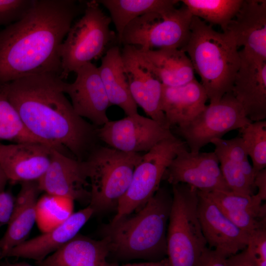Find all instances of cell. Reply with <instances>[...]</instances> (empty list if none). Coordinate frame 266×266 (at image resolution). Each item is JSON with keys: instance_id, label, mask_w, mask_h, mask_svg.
<instances>
[{"instance_id": "obj_1", "label": "cell", "mask_w": 266, "mask_h": 266, "mask_svg": "<svg viewBox=\"0 0 266 266\" xmlns=\"http://www.w3.org/2000/svg\"><path fill=\"white\" fill-rule=\"evenodd\" d=\"M58 75L25 76L0 87L28 130L42 142L84 161L98 144V127L77 115Z\"/></svg>"}, {"instance_id": "obj_2", "label": "cell", "mask_w": 266, "mask_h": 266, "mask_svg": "<svg viewBox=\"0 0 266 266\" xmlns=\"http://www.w3.org/2000/svg\"><path fill=\"white\" fill-rule=\"evenodd\" d=\"M84 8L73 0H33L22 18L0 30V87L32 75L60 76V47Z\"/></svg>"}, {"instance_id": "obj_3", "label": "cell", "mask_w": 266, "mask_h": 266, "mask_svg": "<svg viewBox=\"0 0 266 266\" xmlns=\"http://www.w3.org/2000/svg\"><path fill=\"white\" fill-rule=\"evenodd\" d=\"M172 202V194L160 187L133 216L106 225L102 233L108 241L109 256L120 261L158 262L166 259Z\"/></svg>"}, {"instance_id": "obj_4", "label": "cell", "mask_w": 266, "mask_h": 266, "mask_svg": "<svg viewBox=\"0 0 266 266\" xmlns=\"http://www.w3.org/2000/svg\"><path fill=\"white\" fill-rule=\"evenodd\" d=\"M200 76L210 102L232 92L241 59L234 38L220 33L200 19L192 17L190 34L181 48Z\"/></svg>"}, {"instance_id": "obj_5", "label": "cell", "mask_w": 266, "mask_h": 266, "mask_svg": "<svg viewBox=\"0 0 266 266\" xmlns=\"http://www.w3.org/2000/svg\"><path fill=\"white\" fill-rule=\"evenodd\" d=\"M172 202L166 232V266H198L207 247L198 214V190L172 185Z\"/></svg>"}, {"instance_id": "obj_6", "label": "cell", "mask_w": 266, "mask_h": 266, "mask_svg": "<svg viewBox=\"0 0 266 266\" xmlns=\"http://www.w3.org/2000/svg\"><path fill=\"white\" fill-rule=\"evenodd\" d=\"M111 22L97 0L85 2L83 15L71 25L60 47L62 79L85 64L102 58L117 45V35L110 28Z\"/></svg>"}, {"instance_id": "obj_7", "label": "cell", "mask_w": 266, "mask_h": 266, "mask_svg": "<svg viewBox=\"0 0 266 266\" xmlns=\"http://www.w3.org/2000/svg\"><path fill=\"white\" fill-rule=\"evenodd\" d=\"M142 155L98 145L85 162L90 184V205L94 212L116 206L130 185Z\"/></svg>"}, {"instance_id": "obj_8", "label": "cell", "mask_w": 266, "mask_h": 266, "mask_svg": "<svg viewBox=\"0 0 266 266\" xmlns=\"http://www.w3.org/2000/svg\"><path fill=\"white\" fill-rule=\"evenodd\" d=\"M192 17L184 4L179 8L146 13L126 26L119 44L141 50L181 49L188 40Z\"/></svg>"}, {"instance_id": "obj_9", "label": "cell", "mask_w": 266, "mask_h": 266, "mask_svg": "<svg viewBox=\"0 0 266 266\" xmlns=\"http://www.w3.org/2000/svg\"><path fill=\"white\" fill-rule=\"evenodd\" d=\"M185 147V141L174 136L162 140L142 156L128 190L118 202L116 214L111 222L128 216L148 201L159 189L169 164Z\"/></svg>"}, {"instance_id": "obj_10", "label": "cell", "mask_w": 266, "mask_h": 266, "mask_svg": "<svg viewBox=\"0 0 266 266\" xmlns=\"http://www.w3.org/2000/svg\"><path fill=\"white\" fill-rule=\"evenodd\" d=\"M251 122L231 92L218 101L210 102L191 121L177 127V131L190 151L197 153L213 139L222 138L230 131L240 130Z\"/></svg>"}, {"instance_id": "obj_11", "label": "cell", "mask_w": 266, "mask_h": 266, "mask_svg": "<svg viewBox=\"0 0 266 266\" xmlns=\"http://www.w3.org/2000/svg\"><path fill=\"white\" fill-rule=\"evenodd\" d=\"M97 133L109 147L129 153L147 152L162 140L175 136L169 129L138 113L109 120Z\"/></svg>"}, {"instance_id": "obj_12", "label": "cell", "mask_w": 266, "mask_h": 266, "mask_svg": "<svg viewBox=\"0 0 266 266\" xmlns=\"http://www.w3.org/2000/svg\"><path fill=\"white\" fill-rule=\"evenodd\" d=\"M121 52L134 101L149 118L170 129L161 108L163 84L151 70L138 48L124 45Z\"/></svg>"}, {"instance_id": "obj_13", "label": "cell", "mask_w": 266, "mask_h": 266, "mask_svg": "<svg viewBox=\"0 0 266 266\" xmlns=\"http://www.w3.org/2000/svg\"><path fill=\"white\" fill-rule=\"evenodd\" d=\"M163 179L172 185L185 183L203 192L230 191L214 152L192 153L183 148L169 164Z\"/></svg>"}, {"instance_id": "obj_14", "label": "cell", "mask_w": 266, "mask_h": 266, "mask_svg": "<svg viewBox=\"0 0 266 266\" xmlns=\"http://www.w3.org/2000/svg\"><path fill=\"white\" fill-rule=\"evenodd\" d=\"M37 182L41 192L90 203V184L84 161L54 149L50 165Z\"/></svg>"}, {"instance_id": "obj_15", "label": "cell", "mask_w": 266, "mask_h": 266, "mask_svg": "<svg viewBox=\"0 0 266 266\" xmlns=\"http://www.w3.org/2000/svg\"><path fill=\"white\" fill-rule=\"evenodd\" d=\"M75 73L76 77L73 83L64 82L63 92L69 96L77 115L100 127L109 121L106 112L111 104L98 67L89 63L79 68Z\"/></svg>"}, {"instance_id": "obj_16", "label": "cell", "mask_w": 266, "mask_h": 266, "mask_svg": "<svg viewBox=\"0 0 266 266\" xmlns=\"http://www.w3.org/2000/svg\"><path fill=\"white\" fill-rule=\"evenodd\" d=\"M198 194V217L208 247L227 259L245 249L250 234L229 220L204 192Z\"/></svg>"}, {"instance_id": "obj_17", "label": "cell", "mask_w": 266, "mask_h": 266, "mask_svg": "<svg viewBox=\"0 0 266 266\" xmlns=\"http://www.w3.org/2000/svg\"><path fill=\"white\" fill-rule=\"evenodd\" d=\"M53 149L39 142L0 144V166L13 184L38 181L50 165Z\"/></svg>"}, {"instance_id": "obj_18", "label": "cell", "mask_w": 266, "mask_h": 266, "mask_svg": "<svg viewBox=\"0 0 266 266\" xmlns=\"http://www.w3.org/2000/svg\"><path fill=\"white\" fill-rule=\"evenodd\" d=\"M241 62L232 92L252 122L266 118V61L239 51Z\"/></svg>"}, {"instance_id": "obj_19", "label": "cell", "mask_w": 266, "mask_h": 266, "mask_svg": "<svg viewBox=\"0 0 266 266\" xmlns=\"http://www.w3.org/2000/svg\"><path fill=\"white\" fill-rule=\"evenodd\" d=\"M95 213L90 205L73 212L65 222L52 230L27 240L13 248L4 258L17 257L41 262L75 237Z\"/></svg>"}, {"instance_id": "obj_20", "label": "cell", "mask_w": 266, "mask_h": 266, "mask_svg": "<svg viewBox=\"0 0 266 266\" xmlns=\"http://www.w3.org/2000/svg\"><path fill=\"white\" fill-rule=\"evenodd\" d=\"M225 32L242 50L266 61V0H243Z\"/></svg>"}, {"instance_id": "obj_21", "label": "cell", "mask_w": 266, "mask_h": 266, "mask_svg": "<svg viewBox=\"0 0 266 266\" xmlns=\"http://www.w3.org/2000/svg\"><path fill=\"white\" fill-rule=\"evenodd\" d=\"M216 154L225 181L231 191L253 195L255 173L241 136L230 139H213Z\"/></svg>"}, {"instance_id": "obj_22", "label": "cell", "mask_w": 266, "mask_h": 266, "mask_svg": "<svg viewBox=\"0 0 266 266\" xmlns=\"http://www.w3.org/2000/svg\"><path fill=\"white\" fill-rule=\"evenodd\" d=\"M208 99L204 87L195 78L178 87L163 85L161 108L170 129L193 119L205 108Z\"/></svg>"}, {"instance_id": "obj_23", "label": "cell", "mask_w": 266, "mask_h": 266, "mask_svg": "<svg viewBox=\"0 0 266 266\" xmlns=\"http://www.w3.org/2000/svg\"><path fill=\"white\" fill-rule=\"evenodd\" d=\"M21 184L7 230L0 238V258H4L9 250L27 240L36 223V205L41 192L38 182Z\"/></svg>"}, {"instance_id": "obj_24", "label": "cell", "mask_w": 266, "mask_h": 266, "mask_svg": "<svg viewBox=\"0 0 266 266\" xmlns=\"http://www.w3.org/2000/svg\"><path fill=\"white\" fill-rule=\"evenodd\" d=\"M204 193L242 230L250 234L266 226V205L256 194L250 196L224 190Z\"/></svg>"}, {"instance_id": "obj_25", "label": "cell", "mask_w": 266, "mask_h": 266, "mask_svg": "<svg viewBox=\"0 0 266 266\" xmlns=\"http://www.w3.org/2000/svg\"><path fill=\"white\" fill-rule=\"evenodd\" d=\"M107 239L95 240L78 234L37 265L40 266H106Z\"/></svg>"}, {"instance_id": "obj_26", "label": "cell", "mask_w": 266, "mask_h": 266, "mask_svg": "<svg viewBox=\"0 0 266 266\" xmlns=\"http://www.w3.org/2000/svg\"><path fill=\"white\" fill-rule=\"evenodd\" d=\"M139 50L151 70L164 86L178 87L195 79L191 61L181 49Z\"/></svg>"}, {"instance_id": "obj_27", "label": "cell", "mask_w": 266, "mask_h": 266, "mask_svg": "<svg viewBox=\"0 0 266 266\" xmlns=\"http://www.w3.org/2000/svg\"><path fill=\"white\" fill-rule=\"evenodd\" d=\"M98 69L111 105L119 106L127 116L138 113L137 105L131 94L118 45L107 50L101 58Z\"/></svg>"}, {"instance_id": "obj_28", "label": "cell", "mask_w": 266, "mask_h": 266, "mask_svg": "<svg viewBox=\"0 0 266 266\" xmlns=\"http://www.w3.org/2000/svg\"><path fill=\"white\" fill-rule=\"evenodd\" d=\"M109 12L117 31L118 43L126 26L133 20L146 13L166 11L175 8L177 0H100Z\"/></svg>"}, {"instance_id": "obj_29", "label": "cell", "mask_w": 266, "mask_h": 266, "mask_svg": "<svg viewBox=\"0 0 266 266\" xmlns=\"http://www.w3.org/2000/svg\"><path fill=\"white\" fill-rule=\"evenodd\" d=\"M191 14L206 23L219 26L225 32L239 11L243 0H180Z\"/></svg>"}, {"instance_id": "obj_30", "label": "cell", "mask_w": 266, "mask_h": 266, "mask_svg": "<svg viewBox=\"0 0 266 266\" xmlns=\"http://www.w3.org/2000/svg\"><path fill=\"white\" fill-rule=\"evenodd\" d=\"M74 200L46 194L38 199L36 205V223L44 233L60 225L73 213Z\"/></svg>"}, {"instance_id": "obj_31", "label": "cell", "mask_w": 266, "mask_h": 266, "mask_svg": "<svg viewBox=\"0 0 266 266\" xmlns=\"http://www.w3.org/2000/svg\"><path fill=\"white\" fill-rule=\"evenodd\" d=\"M0 139L14 143H43L28 130L16 109L1 91H0Z\"/></svg>"}, {"instance_id": "obj_32", "label": "cell", "mask_w": 266, "mask_h": 266, "mask_svg": "<svg viewBox=\"0 0 266 266\" xmlns=\"http://www.w3.org/2000/svg\"><path fill=\"white\" fill-rule=\"evenodd\" d=\"M255 173L266 167V121L251 122L239 130Z\"/></svg>"}, {"instance_id": "obj_33", "label": "cell", "mask_w": 266, "mask_h": 266, "mask_svg": "<svg viewBox=\"0 0 266 266\" xmlns=\"http://www.w3.org/2000/svg\"><path fill=\"white\" fill-rule=\"evenodd\" d=\"M33 0H0V27L6 26L22 18Z\"/></svg>"}, {"instance_id": "obj_34", "label": "cell", "mask_w": 266, "mask_h": 266, "mask_svg": "<svg viewBox=\"0 0 266 266\" xmlns=\"http://www.w3.org/2000/svg\"><path fill=\"white\" fill-rule=\"evenodd\" d=\"M246 249L251 254L266 259V226L259 228L250 233Z\"/></svg>"}, {"instance_id": "obj_35", "label": "cell", "mask_w": 266, "mask_h": 266, "mask_svg": "<svg viewBox=\"0 0 266 266\" xmlns=\"http://www.w3.org/2000/svg\"><path fill=\"white\" fill-rule=\"evenodd\" d=\"M15 198L5 190L0 193V228L7 225L13 209Z\"/></svg>"}, {"instance_id": "obj_36", "label": "cell", "mask_w": 266, "mask_h": 266, "mask_svg": "<svg viewBox=\"0 0 266 266\" xmlns=\"http://www.w3.org/2000/svg\"><path fill=\"white\" fill-rule=\"evenodd\" d=\"M198 266H228L227 258L207 247L201 255Z\"/></svg>"}, {"instance_id": "obj_37", "label": "cell", "mask_w": 266, "mask_h": 266, "mask_svg": "<svg viewBox=\"0 0 266 266\" xmlns=\"http://www.w3.org/2000/svg\"><path fill=\"white\" fill-rule=\"evenodd\" d=\"M228 266H256L252 255L246 248L227 259Z\"/></svg>"}, {"instance_id": "obj_38", "label": "cell", "mask_w": 266, "mask_h": 266, "mask_svg": "<svg viewBox=\"0 0 266 266\" xmlns=\"http://www.w3.org/2000/svg\"><path fill=\"white\" fill-rule=\"evenodd\" d=\"M254 186L258 189L256 195L262 201L266 200V168L261 170L255 173Z\"/></svg>"}, {"instance_id": "obj_39", "label": "cell", "mask_w": 266, "mask_h": 266, "mask_svg": "<svg viewBox=\"0 0 266 266\" xmlns=\"http://www.w3.org/2000/svg\"><path fill=\"white\" fill-rule=\"evenodd\" d=\"M166 259L158 262H145L139 263H133L124 265L121 266H166ZM106 266H119L118 265L108 263Z\"/></svg>"}, {"instance_id": "obj_40", "label": "cell", "mask_w": 266, "mask_h": 266, "mask_svg": "<svg viewBox=\"0 0 266 266\" xmlns=\"http://www.w3.org/2000/svg\"><path fill=\"white\" fill-rule=\"evenodd\" d=\"M7 179L0 166V193L5 190Z\"/></svg>"}, {"instance_id": "obj_41", "label": "cell", "mask_w": 266, "mask_h": 266, "mask_svg": "<svg viewBox=\"0 0 266 266\" xmlns=\"http://www.w3.org/2000/svg\"><path fill=\"white\" fill-rule=\"evenodd\" d=\"M251 255L253 258L256 266H266V259Z\"/></svg>"}, {"instance_id": "obj_42", "label": "cell", "mask_w": 266, "mask_h": 266, "mask_svg": "<svg viewBox=\"0 0 266 266\" xmlns=\"http://www.w3.org/2000/svg\"><path fill=\"white\" fill-rule=\"evenodd\" d=\"M1 266H40L38 265L36 266H33L29 264L28 263L26 262H19V263H5L2 265Z\"/></svg>"}]
</instances>
